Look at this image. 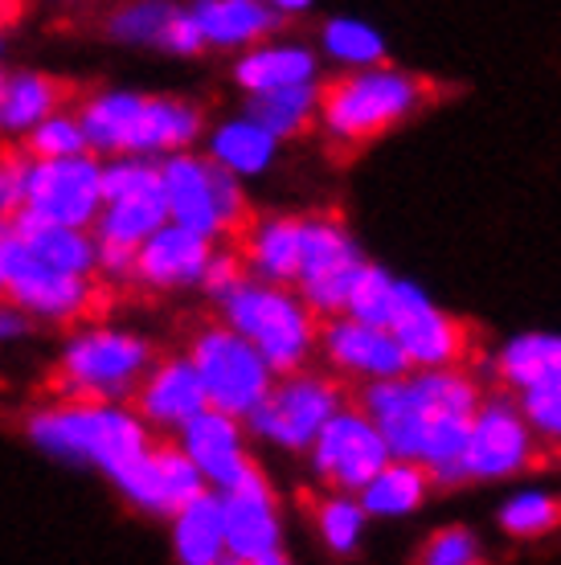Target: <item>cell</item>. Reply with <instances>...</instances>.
<instances>
[{"mask_svg": "<svg viewBox=\"0 0 561 565\" xmlns=\"http://www.w3.org/2000/svg\"><path fill=\"white\" fill-rule=\"evenodd\" d=\"M9 226L29 258L54 270H71V275H98V242L91 226H57V222H42L25 210L9 217Z\"/></svg>", "mask_w": 561, "mask_h": 565, "instance_id": "d4e9b609", "label": "cell"}, {"mask_svg": "<svg viewBox=\"0 0 561 565\" xmlns=\"http://www.w3.org/2000/svg\"><path fill=\"white\" fill-rule=\"evenodd\" d=\"M169 545L181 565H222L225 562V521L222 495L205 488L169 516Z\"/></svg>", "mask_w": 561, "mask_h": 565, "instance_id": "4316f807", "label": "cell"}, {"mask_svg": "<svg viewBox=\"0 0 561 565\" xmlns=\"http://www.w3.org/2000/svg\"><path fill=\"white\" fill-rule=\"evenodd\" d=\"M213 303L222 311V324H230L234 332H242V337L251 340L254 349L267 356V365L275 373L304 369L308 356L316 353L320 316L299 299L295 287L242 275Z\"/></svg>", "mask_w": 561, "mask_h": 565, "instance_id": "5b68a950", "label": "cell"}, {"mask_svg": "<svg viewBox=\"0 0 561 565\" xmlns=\"http://www.w3.org/2000/svg\"><path fill=\"white\" fill-rule=\"evenodd\" d=\"M422 562L426 565H472L479 562V541L476 533H467V529H438L435 537L426 541V550H422Z\"/></svg>", "mask_w": 561, "mask_h": 565, "instance_id": "60d3db41", "label": "cell"}, {"mask_svg": "<svg viewBox=\"0 0 561 565\" xmlns=\"http://www.w3.org/2000/svg\"><path fill=\"white\" fill-rule=\"evenodd\" d=\"M42 4H74V0H42Z\"/></svg>", "mask_w": 561, "mask_h": 565, "instance_id": "681fc988", "label": "cell"}, {"mask_svg": "<svg viewBox=\"0 0 561 565\" xmlns=\"http://www.w3.org/2000/svg\"><path fill=\"white\" fill-rule=\"evenodd\" d=\"M29 447L54 463L86 467L112 476L136 451L152 443V430L136 406L103 397H57L25 418Z\"/></svg>", "mask_w": 561, "mask_h": 565, "instance_id": "3957f363", "label": "cell"}, {"mask_svg": "<svg viewBox=\"0 0 561 565\" xmlns=\"http://www.w3.org/2000/svg\"><path fill=\"white\" fill-rule=\"evenodd\" d=\"M561 524V500L549 492H517L508 500L505 509H500V529H505L508 537H546L549 529H558Z\"/></svg>", "mask_w": 561, "mask_h": 565, "instance_id": "f35d334b", "label": "cell"}, {"mask_svg": "<svg viewBox=\"0 0 561 565\" xmlns=\"http://www.w3.org/2000/svg\"><path fill=\"white\" fill-rule=\"evenodd\" d=\"M426 99V83L414 74L385 71V66H352L349 78L320 90L324 131L340 143H366L381 131L398 128L406 115H414Z\"/></svg>", "mask_w": 561, "mask_h": 565, "instance_id": "52a82bcc", "label": "cell"}, {"mask_svg": "<svg viewBox=\"0 0 561 565\" xmlns=\"http://www.w3.org/2000/svg\"><path fill=\"white\" fill-rule=\"evenodd\" d=\"M160 54L169 57H197L205 54V38H201V29H197L193 13H189V4H177L165 21V33H160V45H156Z\"/></svg>", "mask_w": 561, "mask_h": 565, "instance_id": "b9f144b4", "label": "cell"}, {"mask_svg": "<svg viewBox=\"0 0 561 565\" xmlns=\"http://www.w3.org/2000/svg\"><path fill=\"white\" fill-rule=\"evenodd\" d=\"M189 13L205 38V50H230V54L263 42L283 25V17L267 0H193Z\"/></svg>", "mask_w": 561, "mask_h": 565, "instance_id": "cb8c5ba5", "label": "cell"}, {"mask_svg": "<svg viewBox=\"0 0 561 565\" xmlns=\"http://www.w3.org/2000/svg\"><path fill=\"white\" fill-rule=\"evenodd\" d=\"M311 467L324 483H332L337 492H361L366 480H373L381 467L390 463V447L381 438L378 423L361 406H340L320 435L311 438Z\"/></svg>", "mask_w": 561, "mask_h": 565, "instance_id": "e0dca14e", "label": "cell"}, {"mask_svg": "<svg viewBox=\"0 0 561 565\" xmlns=\"http://www.w3.org/2000/svg\"><path fill=\"white\" fill-rule=\"evenodd\" d=\"M29 189V152L25 148H9L0 152V222H9L25 210Z\"/></svg>", "mask_w": 561, "mask_h": 565, "instance_id": "ab89813d", "label": "cell"}, {"mask_svg": "<svg viewBox=\"0 0 561 565\" xmlns=\"http://www.w3.org/2000/svg\"><path fill=\"white\" fill-rule=\"evenodd\" d=\"M385 328L402 344L410 369L459 365L467 356V328L443 308H435V299L410 279H398V299H393V316Z\"/></svg>", "mask_w": 561, "mask_h": 565, "instance_id": "ac0fdd59", "label": "cell"}, {"mask_svg": "<svg viewBox=\"0 0 561 565\" xmlns=\"http://www.w3.org/2000/svg\"><path fill=\"white\" fill-rule=\"evenodd\" d=\"M160 164V189H165V205H169V222L205 234V238L222 242L234 234L246 217V193L234 172L213 164L205 152H169L156 160Z\"/></svg>", "mask_w": 561, "mask_h": 565, "instance_id": "ba28073f", "label": "cell"}, {"mask_svg": "<svg viewBox=\"0 0 561 565\" xmlns=\"http://www.w3.org/2000/svg\"><path fill=\"white\" fill-rule=\"evenodd\" d=\"M4 50H9V38H4V29H0V57H4Z\"/></svg>", "mask_w": 561, "mask_h": 565, "instance_id": "c3c4849f", "label": "cell"}, {"mask_svg": "<svg viewBox=\"0 0 561 565\" xmlns=\"http://www.w3.org/2000/svg\"><path fill=\"white\" fill-rule=\"evenodd\" d=\"M62 107V83L42 71H13L4 74L0 90V131L25 136L38 119Z\"/></svg>", "mask_w": 561, "mask_h": 565, "instance_id": "f546056e", "label": "cell"}, {"mask_svg": "<svg viewBox=\"0 0 561 565\" xmlns=\"http://www.w3.org/2000/svg\"><path fill=\"white\" fill-rule=\"evenodd\" d=\"M320 45L328 57H337L345 66H373L385 57V38L378 29L357 21V17H332L320 29Z\"/></svg>", "mask_w": 561, "mask_h": 565, "instance_id": "836d02e7", "label": "cell"}, {"mask_svg": "<svg viewBox=\"0 0 561 565\" xmlns=\"http://www.w3.org/2000/svg\"><path fill=\"white\" fill-rule=\"evenodd\" d=\"M0 90H4V71H0Z\"/></svg>", "mask_w": 561, "mask_h": 565, "instance_id": "f907efd6", "label": "cell"}, {"mask_svg": "<svg viewBox=\"0 0 561 565\" xmlns=\"http://www.w3.org/2000/svg\"><path fill=\"white\" fill-rule=\"evenodd\" d=\"M4 226L9 242V282L4 296L17 308L33 316V324H78L98 308V275H71V270H54L25 255V246L17 242L13 226Z\"/></svg>", "mask_w": 561, "mask_h": 565, "instance_id": "7c38bea8", "label": "cell"}, {"mask_svg": "<svg viewBox=\"0 0 561 565\" xmlns=\"http://www.w3.org/2000/svg\"><path fill=\"white\" fill-rule=\"evenodd\" d=\"M112 488L124 495L127 504L144 516H165L189 504L197 492H205V480L193 467V459L181 451V443H148L144 451H136L124 467H115Z\"/></svg>", "mask_w": 561, "mask_h": 565, "instance_id": "9a60e30c", "label": "cell"}, {"mask_svg": "<svg viewBox=\"0 0 561 565\" xmlns=\"http://www.w3.org/2000/svg\"><path fill=\"white\" fill-rule=\"evenodd\" d=\"M393 299H398V279H393L385 267H373L366 263V270L357 275L349 291V303L340 316H352V320H366V324H390L393 316Z\"/></svg>", "mask_w": 561, "mask_h": 565, "instance_id": "8d00e7d4", "label": "cell"}, {"mask_svg": "<svg viewBox=\"0 0 561 565\" xmlns=\"http://www.w3.org/2000/svg\"><path fill=\"white\" fill-rule=\"evenodd\" d=\"M177 443H181V451L201 471L205 488H213V492L234 488L246 471H254V459L246 451V423L225 411L205 406L201 414H193L177 430Z\"/></svg>", "mask_w": 561, "mask_h": 565, "instance_id": "ffe728a7", "label": "cell"}, {"mask_svg": "<svg viewBox=\"0 0 561 565\" xmlns=\"http://www.w3.org/2000/svg\"><path fill=\"white\" fill-rule=\"evenodd\" d=\"M316 529H320L324 545L332 553H352L361 545V533H366V509L357 492H337L328 495L320 509H316Z\"/></svg>", "mask_w": 561, "mask_h": 565, "instance_id": "74e56055", "label": "cell"}, {"mask_svg": "<svg viewBox=\"0 0 561 565\" xmlns=\"http://www.w3.org/2000/svg\"><path fill=\"white\" fill-rule=\"evenodd\" d=\"M4 282H9V242H4V226H0V296H4Z\"/></svg>", "mask_w": 561, "mask_h": 565, "instance_id": "bcb514c9", "label": "cell"}, {"mask_svg": "<svg viewBox=\"0 0 561 565\" xmlns=\"http://www.w3.org/2000/svg\"><path fill=\"white\" fill-rule=\"evenodd\" d=\"M299 230H304V217H283V213L251 222L246 238H242V267H246V275L292 287L295 267H299Z\"/></svg>", "mask_w": 561, "mask_h": 565, "instance_id": "83f0119b", "label": "cell"}, {"mask_svg": "<svg viewBox=\"0 0 561 565\" xmlns=\"http://www.w3.org/2000/svg\"><path fill=\"white\" fill-rule=\"evenodd\" d=\"M517 394H520L517 406H520V414H525L529 430H533V438H541L549 451H558L561 447V369H553L549 377L525 385Z\"/></svg>", "mask_w": 561, "mask_h": 565, "instance_id": "d590c367", "label": "cell"}, {"mask_svg": "<svg viewBox=\"0 0 561 565\" xmlns=\"http://www.w3.org/2000/svg\"><path fill=\"white\" fill-rule=\"evenodd\" d=\"M103 205L91 234L98 242V279L131 282V258L156 226L169 222L160 164L152 156H103Z\"/></svg>", "mask_w": 561, "mask_h": 565, "instance_id": "277c9868", "label": "cell"}, {"mask_svg": "<svg viewBox=\"0 0 561 565\" xmlns=\"http://www.w3.org/2000/svg\"><path fill=\"white\" fill-rule=\"evenodd\" d=\"M230 74H234V86H239L242 95H267V90H283V86L316 83L320 62H316L308 45L263 38V42L239 50Z\"/></svg>", "mask_w": 561, "mask_h": 565, "instance_id": "603a6c76", "label": "cell"}, {"mask_svg": "<svg viewBox=\"0 0 561 565\" xmlns=\"http://www.w3.org/2000/svg\"><path fill=\"white\" fill-rule=\"evenodd\" d=\"M131 406L140 414L148 430H160V435H177L193 414H201L210 406L205 397V385L197 377V369L189 356H152L148 373L140 377L136 394H131Z\"/></svg>", "mask_w": 561, "mask_h": 565, "instance_id": "44dd1931", "label": "cell"}, {"mask_svg": "<svg viewBox=\"0 0 561 565\" xmlns=\"http://www.w3.org/2000/svg\"><path fill=\"white\" fill-rule=\"evenodd\" d=\"M152 340L124 324H78L57 349V394L127 402L152 365Z\"/></svg>", "mask_w": 561, "mask_h": 565, "instance_id": "8992f818", "label": "cell"}, {"mask_svg": "<svg viewBox=\"0 0 561 565\" xmlns=\"http://www.w3.org/2000/svg\"><path fill=\"white\" fill-rule=\"evenodd\" d=\"M9 9H13V0H0V21L9 17Z\"/></svg>", "mask_w": 561, "mask_h": 565, "instance_id": "7dc6e473", "label": "cell"}, {"mask_svg": "<svg viewBox=\"0 0 561 565\" xmlns=\"http://www.w3.org/2000/svg\"><path fill=\"white\" fill-rule=\"evenodd\" d=\"M184 356L193 361L213 411H225L234 418H246L275 382V369L267 365V356L222 320L197 328Z\"/></svg>", "mask_w": 561, "mask_h": 565, "instance_id": "9c48e42d", "label": "cell"}, {"mask_svg": "<svg viewBox=\"0 0 561 565\" xmlns=\"http://www.w3.org/2000/svg\"><path fill=\"white\" fill-rule=\"evenodd\" d=\"M21 140H25V152L33 156V160H45V156L91 152L86 131H83V119H78V111H66V107H57V111H50L45 119H38V124H33Z\"/></svg>", "mask_w": 561, "mask_h": 565, "instance_id": "e575fe53", "label": "cell"}, {"mask_svg": "<svg viewBox=\"0 0 561 565\" xmlns=\"http://www.w3.org/2000/svg\"><path fill=\"white\" fill-rule=\"evenodd\" d=\"M222 495L225 521V562L234 565H283L287 562V541H283L279 500L263 480V471H246L234 488Z\"/></svg>", "mask_w": 561, "mask_h": 565, "instance_id": "2e32d148", "label": "cell"}, {"mask_svg": "<svg viewBox=\"0 0 561 565\" xmlns=\"http://www.w3.org/2000/svg\"><path fill=\"white\" fill-rule=\"evenodd\" d=\"M267 4L283 17V21H287V17H304L311 4H316V0H267Z\"/></svg>", "mask_w": 561, "mask_h": 565, "instance_id": "f6af8a7d", "label": "cell"}, {"mask_svg": "<svg viewBox=\"0 0 561 565\" xmlns=\"http://www.w3.org/2000/svg\"><path fill=\"white\" fill-rule=\"evenodd\" d=\"M479 385L459 365L406 369L361 390V411L378 423L390 455L414 459L431 480L451 488L459 480V455L479 406Z\"/></svg>", "mask_w": 561, "mask_h": 565, "instance_id": "6da1fadb", "label": "cell"}, {"mask_svg": "<svg viewBox=\"0 0 561 565\" xmlns=\"http://www.w3.org/2000/svg\"><path fill=\"white\" fill-rule=\"evenodd\" d=\"M201 140H205V156H210L213 164H222L225 172H234L239 181H254V177H263L271 172L275 164V156H279V136H271L258 119L242 111L234 119H222V124H213L210 131H201Z\"/></svg>", "mask_w": 561, "mask_h": 565, "instance_id": "484cf974", "label": "cell"}, {"mask_svg": "<svg viewBox=\"0 0 561 565\" xmlns=\"http://www.w3.org/2000/svg\"><path fill=\"white\" fill-rule=\"evenodd\" d=\"M29 337H33V316L25 308H17L9 296H0V349L21 344Z\"/></svg>", "mask_w": 561, "mask_h": 565, "instance_id": "ee69618b", "label": "cell"}, {"mask_svg": "<svg viewBox=\"0 0 561 565\" xmlns=\"http://www.w3.org/2000/svg\"><path fill=\"white\" fill-rule=\"evenodd\" d=\"M561 369V332H525L512 337L496 356V377L508 390H525V385L549 377Z\"/></svg>", "mask_w": 561, "mask_h": 565, "instance_id": "1f68e13d", "label": "cell"}, {"mask_svg": "<svg viewBox=\"0 0 561 565\" xmlns=\"http://www.w3.org/2000/svg\"><path fill=\"white\" fill-rule=\"evenodd\" d=\"M103 156H29V189L25 213L57 222V226H91L98 205H103Z\"/></svg>", "mask_w": 561, "mask_h": 565, "instance_id": "4fadbf2b", "label": "cell"}, {"mask_svg": "<svg viewBox=\"0 0 561 565\" xmlns=\"http://www.w3.org/2000/svg\"><path fill=\"white\" fill-rule=\"evenodd\" d=\"M316 344L328 356V365L337 373H349V377L381 382V377H398L410 369L406 353L393 340L390 328L366 324V320H352V316H328L320 324Z\"/></svg>", "mask_w": 561, "mask_h": 565, "instance_id": "7402d4cb", "label": "cell"}, {"mask_svg": "<svg viewBox=\"0 0 561 565\" xmlns=\"http://www.w3.org/2000/svg\"><path fill=\"white\" fill-rule=\"evenodd\" d=\"M340 406H345V394L337 382L308 373V369H292V373H275L263 402L242 423H246V435L263 438L271 447L308 451L311 438L320 435V426Z\"/></svg>", "mask_w": 561, "mask_h": 565, "instance_id": "30bf717a", "label": "cell"}, {"mask_svg": "<svg viewBox=\"0 0 561 565\" xmlns=\"http://www.w3.org/2000/svg\"><path fill=\"white\" fill-rule=\"evenodd\" d=\"M213 246L218 242L205 238V234H193V230L177 226V222H165L136 246L131 282H140L144 291H156V296L193 291V287H201V275H205Z\"/></svg>", "mask_w": 561, "mask_h": 565, "instance_id": "d6986e66", "label": "cell"}, {"mask_svg": "<svg viewBox=\"0 0 561 565\" xmlns=\"http://www.w3.org/2000/svg\"><path fill=\"white\" fill-rule=\"evenodd\" d=\"M431 488V471L414 459H398L390 455V463L381 467L373 480H366V488L357 492L366 516H406L426 500Z\"/></svg>", "mask_w": 561, "mask_h": 565, "instance_id": "f1b7e54d", "label": "cell"}, {"mask_svg": "<svg viewBox=\"0 0 561 565\" xmlns=\"http://www.w3.org/2000/svg\"><path fill=\"white\" fill-rule=\"evenodd\" d=\"M369 258L349 230L332 217H304L299 230V267H295V291L316 316H340L349 303V291Z\"/></svg>", "mask_w": 561, "mask_h": 565, "instance_id": "8fae6325", "label": "cell"}, {"mask_svg": "<svg viewBox=\"0 0 561 565\" xmlns=\"http://www.w3.org/2000/svg\"><path fill=\"white\" fill-rule=\"evenodd\" d=\"M537 438L525 423L517 402L508 397H479L467 443L459 455V480H508L533 463Z\"/></svg>", "mask_w": 561, "mask_h": 565, "instance_id": "5bb4252c", "label": "cell"}, {"mask_svg": "<svg viewBox=\"0 0 561 565\" xmlns=\"http://www.w3.org/2000/svg\"><path fill=\"white\" fill-rule=\"evenodd\" d=\"M246 275V267H242V255H234V250H222V246H213L210 263H205V275H201V291L210 299L225 296L234 282Z\"/></svg>", "mask_w": 561, "mask_h": 565, "instance_id": "7bdbcfd3", "label": "cell"}, {"mask_svg": "<svg viewBox=\"0 0 561 565\" xmlns=\"http://www.w3.org/2000/svg\"><path fill=\"white\" fill-rule=\"evenodd\" d=\"M95 156H160L197 148L205 131L201 107L181 95H144L136 86H98L78 103Z\"/></svg>", "mask_w": 561, "mask_h": 565, "instance_id": "7a4b0ae2", "label": "cell"}, {"mask_svg": "<svg viewBox=\"0 0 561 565\" xmlns=\"http://www.w3.org/2000/svg\"><path fill=\"white\" fill-rule=\"evenodd\" d=\"M316 107H320V86L316 83L283 86V90H267V95H246V115L258 119L279 140L308 131L311 119H316Z\"/></svg>", "mask_w": 561, "mask_h": 565, "instance_id": "4dcf8cb0", "label": "cell"}, {"mask_svg": "<svg viewBox=\"0 0 561 565\" xmlns=\"http://www.w3.org/2000/svg\"><path fill=\"white\" fill-rule=\"evenodd\" d=\"M172 9V0H119L103 21V33L127 50H156Z\"/></svg>", "mask_w": 561, "mask_h": 565, "instance_id": "d6a6232c", "label": "cell"}]
</instances>
